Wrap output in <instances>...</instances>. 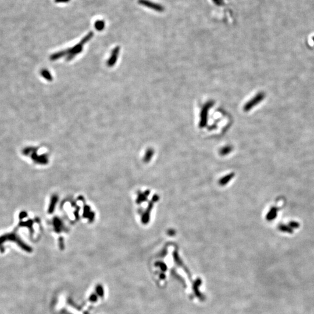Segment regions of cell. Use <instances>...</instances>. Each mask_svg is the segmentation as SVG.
Segmentation results:
<instances>
[{
  "mask_svg": "<svg viewBox=\"0 0 314 314\" xmlns=\"http://www.w3.org/2000/svg\"><path fill=\"white\" fill-rule=\"evenodd\" d=\"M233 176V175H232V174L229 175H228V176H225L224 178H223V179L221 180V181H220V183H221V184H222V185H223V184H226V183H228V182L230 180V179H231Z\"/></svg>",
  "mask_w": 314,
  "mask_h": 314,
  "instance_id": "5",
  "label": "cell"
},
{
  "mask_svg": "<svg viewBox=\"0 0 314 314\" xmlns=\"http://www.w3.org/2000/svg\"><path fill=\"white\" fill-rule=\"evenodd\" d=\"M138 3L141 6H146L147 8H150V9L155 10V11L162 12L164 10L163 6L156 4V3H154L149 0H138Z\"/></svg>",
  "mask_w": 314,
  "mask_h": 314,
  "instance_id": "2",
  "label": "cell"
},
{
  "mask_svg": "<svg viewBox=\"0 0 314 314\" xmlns=\"http://www.w3.org/2000/svg\"><path fill=\"white\" fill-rule=\"evenodd\" d=\"M276 211L275 208H272L271 210V211L269 213V214L268 215V218H269L270 219H273L274 218H275L276 216Z\"/></svg>",
  "mask_w": 314,
  "mask_h": 314,
  "instance_id": "6",
  "label": "cell"
},
{
  "mask_svg": "<svg viewBox=\"0 0 314 314\" xmlns=\"http://www.w3.org/2000/svg\"><path fill=\"white\" fill-rule=\"evenodd\" d=\"M92 36H93V33L92 32H90L89 33H88L86 36L81 40L80 43L77 44L75 46L73 47L70 49H68V50L66 51L65 52H64V53H68L66 54L69 55L68 60H71L73 57H74L76 54L80 53L81 51H82V49H83V47L84 44L86 43L87 41H88L91 38H92Z\"/></svg>",
  "mask_w": 314,
  "mask_h": 314,
  "instance_id": "1",
  "label": "cell"
},
{
  "mask_svg": "<svg viewBox=\"0 0 314 314\" xmlns=\"http://www.w3.org/2000/svg\"><path fill=\"white\" fill-rule=\"evenodd\" d=\"M119 47H116L115 49H114L112 53L111 57L109 58V59L108 61V65L109 66H112L115 64V61L117 60L118 55L119 54Z\"/></svg>",
  "mask_w": 314,
  "mask_h": 314,
  "instance_id": "3",
  "label": "cell"
},
{
  "mask_svg": "<svg viewBox=\"0 0 314 314\" xmlns=\"http://www.w3.org/2000/svg\"><path fill=\"white\" fill-rule=\"evenodd\" d=\"M94 26L98 31H101L105 27V22L102 20H98L95 22Z\"/></svg>",
  "mask_w": 314,
  "mask_h": 314,
  "instance_id": "4",
  "label": "cell"
}]
</instances>
